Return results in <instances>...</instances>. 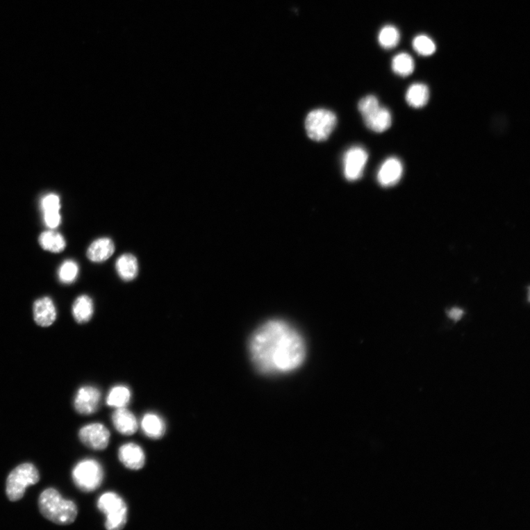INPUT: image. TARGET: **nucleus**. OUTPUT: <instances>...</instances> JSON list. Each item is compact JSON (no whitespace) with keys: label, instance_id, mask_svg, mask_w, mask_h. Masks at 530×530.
Segmentation results:
<instances>
[{"label":"nucleus","instance_id":"1","mask_svg":"<svg viewBox=\"0 0 530 530\" xmlns=\"http://www.w3.org/2000/svg\"><path fill=\"white\" fill-rule=\"evenodd\" d=\"M306 353L300 333L282 320H269L258 327L249 342L253 365L264 375L295 371L304 363Z\"/></svg>","mask_w":530,"mask_h":530},{"label":"nucleus","instance_id":"2","mask_svg":"<svg viewBox=\"0 0 530 530\" xmlns=\"http://www.w3.org/2000/svg\"><path fill=\"white\" fill-rule=\"evenodd\" d=\"M39 509L46 520L58 525H69L77 519L78 511L73 501L64 499L55 488L44 490L40 496Z\"/></svg>","mask_w":530,"mask_h":530},{"label":"nucleus","instance_id":"3","mask_svg":"<svg viewBox=\"0 0 530 530\" xmlns=\"http://www.w3.org/2000/svg\"><path fill=\"white\" fill-rule=\"evenodd\" d=\"M40 474L32 463H22L12 471L6 480V495L10 502L22 499L28 487L40 482Z\"/></svg>","mask_w":530,"mask_h":530},{"label":"nucleus","instance_id":"4","mask_svg":"<svg viewBox=\"0 0 530 530\" xmlns=\"http://www.w3.org/2000/svg\"><path fill=\"white\" fill-rule=\"evenodd\" d=\"M97 508L106 515L105 527L108 530H120L128 522V506L117 492H106L97 501Z\"/></svg>","mask_w":530,"mask_h":530},{"label":"nucleus","instance_id":"5","mask_svg":"<svg viewBox=\"0 0 530 530\" xmlns=\"http://www.w3.org/2000/svg\"><path fill=\"white\" fill-rule=\"evenodd\" d=\"M72 480L83 492H90L99 488L104 478L101 464L92 459L79 462L72 471Z\"/></svg>","mask_w":530,"mask_h":530},{"label":"nucleus","instance_id":"6","mask_svg":"<svg viewBox=\"0 0 530 530\" xmlns=\"http://www.w3.org/2000/svg\"><path fill=\"white\" fill-rule=\"evenodd\" d=\"M336 125V115L331 110L324 108L312 110L307 115L305 122L308 137L316 142L328 140Z\"/></svg>","mask_w":530,"mask_h":530},{"label":"nucleus","instance_id":"7","mask_svg":"<svg viewBox=\"0 0 530 530\" xmlns=\"http://www.w3.org/2000/svg\"><path fill=\"white\" fill-rule=\"evenodd\" d=\"M78 437L86 447L102 451L108 447L110 434L103 424L94 423L83 427L79 431Z\"/></svg>","mask_w":530,"mask_h":530},{"label":"nucleus","instance_id":"8","mask_svg":"<svg viewBox=\"0 0 530 530\" xmlns=\"http://www.w3.org/2000/svg\"><path fill=\"white\" fill-rule=\"evenodd\" d=\"M368 155L361 147H353L343 157L344 176L350 181L360 179L363 174Z\"/></svg>","mask_w":530,"mask_h":530},{"label":"nucleus","instance_id":"9","mask_svg":"<svg viewBox=\"0 0 530 530\" xmlns=\"http://www.w3.org/2000/svg\"><path fill=\"white\" fill-rule=\"evenodd\" d=\"M101 401V392L92 386L81 388L74 401L76 412L83 415H92L99 408Z\"/></svg>","mask_w":530,"mask_h":530},{"label":"nucleus","instance_id":"10","mask_svg":"<svg viewBox=\"0 0 530 530\" xmlns=\"http://www.w3.org/2000/svg\"><path fill=\"white\" fill-rule=\"evenodd\" d=\"M119 461L130 470L138 471L145 465L146 457L142 448L134 442L125 443L118 451Z\"/></svg>","mask_w":530,"mask_h":530},{"label":"nucleus","instance_id":"11","mask_svg":"<svg viewBox=\"0 0 530 530\" xmlns=\"http://www.w3.org/2000/svg\"><path fill=\"white\" fill-rule=\"evenodd\" d=\"M403 166L397 158H390L379 169L377 180L384 188H390L398 183L402 176Z\"/></svg>","mask_w":530,"mask_h":530},{"label":"nucleus","instance_id":"12","mask_svg":"<svg viewBox=\"0 0 530 530\" xmlns=\"http://www.w3.org/2000/svg\"><path fill=\"white\" fill-rule=\"evenodd\" d=\"M33 317L37 324L42 327L51 326L57 317L56 306L53 300L44 297L35 301Z\"/></svg>","mask_w":530,"mask_h":530},{"label":"nucleus","instance_id":"13","mask_svg":"<svg viewBox=\"0 0 530 530\" xmlns=\"http://www.w3.org/2000/svg\"><path fill=\"white\" fill-rule=\"evenodd\" d=\"M113 422L118 433L123 436H132L139 428L137 417L126 408L116 409L113 415Z\"/></svg>","mask_w":530,"mask_h":530},{"label":"nucleus","instance_id":"14","mask_svg":"<svg viewBox=\"0 0 530 530\" xmlns=\"http://www.w3.org/2000/svg\"><path fill=\"white\" fill-rule=\"evenodd\" d=\"M115 251L114 242L108 238L94 240L88 251L89 260L95 263H103L112 256Z\"/></svg>","mask_w":530,"mask_h":530},{"label":"nucleus","instance_id":"15","mask_svg":"<svg viewBox=\"0 0 530 530\" xmlns=\"http://www.w3.org/2000/svg\"><path fill=\"white\" fill-rule=\"evenodd\" d=\"M363 117L366 126L376 133L384 132L392 125V116L386 108L379 106Z\"/></svg>","mask_w":530,"mask_h":530},{"label":"nucleus","instance_id":"16","mask_svg":"<svg viewBox=\"0 0 530 530\" xmlns=\"http://www.w3.org/2000/svg\"><path fill=\"white\" fill-rule=\"evenodd\" d=\"M143 433L153 440L161 439L166 433V424L164 419L158 414L146 413L141 422Z\"/></svg>","mask_w":530,"mask_h":530},{"label":"nucleus","instance_id":"17","mask_svg":"<svg viewBox=\"0 0 530 530\" xmlns=\"http://www.w3.org/2000/svg\"><path fill=\"white\" fill-rule=\"evenodd\" d=\"M115 267L117 274L123 281H131L137 278L139 273L138 258L131 254L121 255Z\"/></svg>","mask_w":530,"mask_h":530},{"label":"nucleus","instance_id":"18","mask_svg":"<svg viewBox=\"0 0 530 530\" xmlns=\"http://www.w3.org/2000/svg\"><path fill=\"white\" fill-rule=\"evenodd\" d=\"M94 314V303L88 295H82L72 305V315L78 324L90 322Z\"/></svg>","mask_w":530,"mask_h":530},{"label":"nucleus","instance_id":"19","mask_svg":"<svg viewBox=\"0 0 530 530\" xmlns=\"http://www.w3.org/2000/svg\"><path fill=\"white\" fill-rule=\"evenodd\" d=\"M39 242L44 250L55 254L63 252L66 248V241L63 236L54 231L43 232Z\"/></svg>","mask_w":530,"mask_h":530},{"label":"nucleus","instance_id":"20","mask_svg":"<svg viewBox=\"0 0 530 530\" xmlns=\"http://www.w3.org/2000/svg\"><path fill=\"white\" fill-rule=\"evenodd\" d=\"M429 99V90L424 83L411 85L406 93V101L411 107L422 108L425 106Z\"/></svg>","mask_w":530,"mask_h":530},{"label":"nucleus","instance_id":"21","mask_svg":"<svg viewBox=\"0 0 530 530\" xmlns=\"http://www.w3.org/2000/svg\"><path fill=\"white\" fill-rule=\"evenodd\" d=\"M131 399V390L126 386H116L110 390L106 399L108 406L116 409L127 408Z\"/></svg>","mask_w":530,"mask_h":530},{"label":"nucleus","instance_id":"22","mask_svg":"<svg viewBox=\"0 0 530 530\" xmlns=\"http://www.w3.org/2000/svg\"><path fill=\"white\" fill-rule=\"evenodd\" d=\"M391 67L392 71L397 75L401 77H408L414 72L415 63L411 55L401 53L392 58Z\"/></svg>","mask_w":530,"mask_h":530},{"label":"nucleus","instance_id":"23","mask_svg":"<svg viewBox=\"0 0 530 530\" xmlns=\"http://www.w3.org/2000/svg\"><path fill=\"white\" fill-rule=\"evenodd\" d=\"M400 38V33L395 26H386L381 29L378 41L381 47L390 50L399 44Z\"/></svg>","mask_w":530,"mask_h":530},{"label":"nucleus","instance_id":"24","mask_svg":"<svg viewBox=\"0 0 530 530\" xmlns=\"http://www.w3.org/2000/svg\"><path fill=\"white\" fill-rule=\"evenodd\" d=\"M415 51L422 56H430L436 51V45L430 37L426 35H419L413 42Z\"/></svg>","mask_w":530,"mask_h":530},{"label":"nucleus","instance_id":"25","mask_svg":"<svg viewBox=\"0 0 530 530\" xmlns=\"http://www.w3.org/2000/svg\"><path fill=\"white\" fill-rule=\"evenodd\" d=\"M78 274V265L76 262L71 260L64 262L58 270L59 280L64 283H72L76 281Z\"/></svg>","mask_w":530,"mask_h":530},{"label":"nucleus","instance_id":"26","mask_svg":"<svg viewBox=\"0 0 530 530\" xmlns=\"http://www.w3.org/2000/svg\"><path fill=\"white\" fill-rule=\"evenodd\" d=\"M379 103L377 97L374 95H368L363 98L358 105V108L362 116L371 113L375 109L379 107Z\"/></svg>","mask_w":530,"mask_h":530},{"label":"nucleus","instance_id":"27","mask_svg":"<svg viewBox=\"0 0 530 530\" xmlns=\"http://www.w3.org/2000/svg\"><path fill=\"white\" fill-rule=\"evenodd\" d=\"M42 207L44 213L59 212L60 208L59 197L54 194L45 196L42 201Z\"/></svg>","mask_w":530,"mask_h":530},{"label":"nucleus","instance_id":"28","mask_svg":"<svg viewBox=\"0 0 530 530\" xmlns=\"http://www.w3.org/2000/svg\"><path fill=\"white\" fill-rule=\"evenodd\" d=\"M45 224L51 229H56L60 224L61 217L59 212L44 213Z\"/></svg>","mask_w":530,"mask_h":530},{"label":"nucleus","instance_id":"29","mask_svg":"<svg viewBox=\"0 0 530 530\" xmlns=\"http://www.w3.org/2000/svg\"><path fill=\"white\" fill-rule=\"evenodd\" d=\"M447 315L454 322H458L464 315V311L461 308L452 307V309L447 311Z\"/></svg>","mask_w":530,"mask_h":530}]
</instances>
